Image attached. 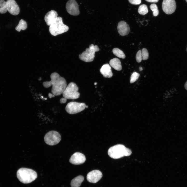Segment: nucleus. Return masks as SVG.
<instances>
[{"mask_svg": "<svg viewBox=\"0 0 187 187\" xmlns=\"http://www.w3.org/2000/svg\"><path fill=\"white\" fill-rule=\"evenodd\" d=\"M139 69L140 71H141L143 70V68L141 67H140L139 68Z\"/></svg>", "mask_w": 187, "mask_h": 187, "instance_id": "33", "label": "nucleus"}, {"mask_svg": "<svg viewBox=\"0 0 187 187\" xmlns=\"http://www.w3.org/2000/svg\"><path fill=\"white\" fill-rule=\"evenodd\" d=\"M57 12L54 10H52L48 12L44 17V20L46 24L50 26L57 18Z\"/></svg>", "mask_w": 187, "mask_h": 187, "instance_id": "15", "label": "nucleus"}, {"mask_svg": "<svg viewBox=\"0 0 187 187\" xmlns=\"http://www.w3.org/2000/svg\"><path fill=\"white\" fill-rule=\"evenodd\" d=\"M6 2L7 10L10 14L14 15L19 14V8L15 0H7Z\"/></svg>", "mask_w": 187, "mask_h": 187, "instance_id": "11", "label": "nucleus"}, {"mask_svg": "<svg viewBox=\"0 0 187 187\" xmlns=\"http://www.w3.org/2000/svg\"><path fill=\"white\" fill-rule=\"evenodd\" d=\"M176 5L175 0H163L162 8L163 11L167 14H171L175 11Z\"/></svg>", "mask_w": 187, "mask_h": 187, "instance_id": "9", "label": "nucleus"}, {"mask_svg": "<svg viewBox=\"0 0 187 187\" xmlns=\"http://www.w3.org/2000/svg\"><path fill=\"white\" fill-rule=\"evenodd\" d=\"M110 65L115 70L120 71L122 69L121 63L120 60L116 58L111 59L109 61Z\"/></svg>", "mask_w": 187, "mask_h": 187, "instance_id": "17", "label": "nucleus"}, {"mask_svg": "<svg viewBox=\"0 0 187 187\" xmlns=\"http://www.w3.org/2000/svg\"><path fill=\"white\" fill-rule=\"evenodd\" d=\"M130 3L134 5H138L141 3V0H128Z\"/></svg>", "mask_w": 187, "mask_h": 187, "instance_id": "26", "label": "nucleus"}, {"mask_svg": "<svg viewBox=\"0 0 187 187\" xmlns=\"http://www.w3.org/2000/svg\"><path fill=\"white\" fill-rule=\"evenodd\" d=\"M27 27V24L26 22L23 19H21L20 20L18 25L16 27L15 29L17 31L19 32L21 30H25Z\"/></svg>", "mask_w": 187, "mask_h": 187, "instance_id": "19", "label": "nucleus"}, {"mask_svg": "<svg viewBox=\"0 0 187 187\" xmlns=\"http://www.w3.org/2000/svg\"><path fill=\"white\" fill-rule=\"evenodd\" d=\"M132 153L131 150L121 144L116 145L110 148L108 154L111 158L118 159L124 156H129Z\"/></svg>", "mask_w": 187, "mask_h": 187, "instance_id": "3", "label": "nucleus"}, {"mask_svg": "<svg viewBox=\"0 0 187 187\" xmlns=\"http://www.w3.org/2000/svg\"><path fill=\"white\" fill-rule=\"evenodd\" d=\"M61 139V136L57 132L51 131L45 135L44 140L45 143L50 145H54L58 144Z\"/></svg>", "mask_w": 187, "mask_h": 187, "instance_id": "8", "label": "nucleus"}, {"mask_svg": "<svg viewBox=\"0 0 187 187\" xmlns=\"http://www.w3.org/2000/svg\"><path fill=\"white\" fill-rule=\"evenodd\" d=\"M184 87L185 88V89L187 90V81H186V82L185 83V85H184Z\"/></svg>", "mask_w": 187, "mask_h": 187, "instance_id": "32", "label": "nucleus"}, {"mask_svg": "<svg viewBox=\"0 0 187 187\" xmlns=\"http://www.w3.org/2000/svg\"><path fill=\"white\" fill-rule=\"evenodd\" d=\"M88 108V106H86V108Z\"/></svg>", "mask_w": 187, "mask_h": 187, "instance_id": "35", "label": "nucleus"}, {"mask_svg": "<svg viewBox=\"0 0 187 187\" xmlns=\"http://www.w3.org/2000/svg\"><path fill=\"white\" fill-rule=\"evenodd\" d=\"M150 7L151 10L153 12L158 9L157 6V5L155 4H152L150 5Z\"/></svg>", "mask_w": 187, "mask_h": 187, "instance_id": "27", "label": "nucleus"}, {"mask_svg": "<svg viewBox=\"0 0 187 187\" xmlns=\"http://www.w3.org/2000/svg\"><path fill=\"white\" fill-rule=\"evenodd\" d=\"M117 29L118 33L122 36L128 35L130 31V28L128 24L123 21L118 22Z\"/></svg>", "mask_w": 187, "mask_h": 187, "instance_id": "14", "label": "nucleus"}, {"mask_svg": "<svg viewBox=\"0 0 187 187\" xmlns=\"http://www.w3.org/2000/svg\"><path fill=\"white\" fill-rule=\"evenodd\" d=\"M138 13L142 15H145L148 12V9L147 6L145 4L140 5L138 9Z\"/></svg>", "mask_w": 187, "mask_h": 187, "instance_id": "21", "label": "nucleus"}, {"mask_svg": "<svg viewBox=\"0 0 187 187\" xmlns=\"http://www.w3.org/2000/svg\"><path fill=\"white\" fill-rule=\"evenodd\" d=\"M68 26L63 24L62 18L58 17L50 26L49 31L54 36H56L67 31L69 30Z\"/></svg>", "mask_w": 187, "mask_h": 187, "instance_id": "4", "label": "nucleus"}, {"mask_svg": "<svg viewBox=\"0 0 187 187\" xmlns=\"http://www.w3.org/2000/svg\"><path fill=\"white\" fill-rule=\"evenodd\" d=\"M83 176H78L73 179L71 182V187H79L82 183L84 180Z\"/></svg>", "mask_w": 187, "mask_h": 187, "instance_id": "18", "label": "nucleus"}, {"mask_svg": "<svg viewBox=\"0 0 187 187\" xmlns=\"http://www.w3.org/2000/svg\"><path fill=\"white\" fill-rule=\"evenodd\" d=\"M112 51L114 55L119 58L124 59L125 57V56L123 51L118 48H113Z\"/></svg>", "mask_w": 187, "mask_h": 187, "instance_id": "20", "label": "nucleus"}, {"mask_svg": "<svg viewBox=\"0 0 187 187\" xmlns=\"http://www.w3.org/2000/svg\"><path fill=\"white\" fill-rule=\"evenodd\" d=\"M139 74L135 72H133L131 76L130 81V83H133L136 81L139 78Z\"/></svg>", "mask_w": 187, "mask_h": 187, "instance_id": "23", "label": "nucleus"}, {"mask_svg": "<svg viewBox=\"0 0 187 187\" xmlns=\"http://www.w3.org/2000/svg\"><path fill=\"white\" fill-rule=\"evenodd\" d=\"M78 88L74 83L71 82L67 85L62 94L66 99H75L79 98L80 94L78 92Z\"/></svg>", "mask_w": 187, "mask_h": 187, "instance_id": "5", "label": "nucleus"}, {"mask_svg": "<svg viewBox=\"0 0 187 187\" xmlns=\"http://www.w3.org/2000/svg\"><path fill=\"white\" fill-rule=\"evenodd\" d=\"M136 59L137 62L138 63L140 62L142 59V51L139 50L137 52L136 55Z\"/></svg>", "mask_w": 187, "mask_h": 187, "instance_id": "25", "label": "nucleus"}, {"mask_svg": "<svg viewBox=\"0 0 187 187\" xmlns=\"http://www.w3.org/2000/svg\"><path fill=\"white\" fill-rule=\"evenodd\" d=\"M66 8L70 14L77 16L79 14L78 5L75 0H69L66 3Z\"/></svg>", "mask_w": 187, "mask_h": 187, "instance_id": "10", "label": "nucleus"}, {"mask_svg": "<svg viewBox=\"0 0 187 187\" xmlns=\"http://www.w3.org/2000/svg\"><path fill=\"white\" fill-rule=\"evenodd\" d=\"M186 2H187V0H185Z\"/></svg>", "mask_w": 187, "mask_h": 187, "instance_id": "36", "label": "nucleus"}, {"mask_svg": "<svg viewBox=\"0 0 187 187\" xmlns=\"http://www.w3.org/2000/svg\"><path fill=\"white\" fill-rule=\"evenodd\" d=\"M51 80L43 82V86L46 88L52 85L51 92L55 96H59L62 94L66 89L67 84L65 79L61 76L58 73H52L50 76Z\"/></svg>", "mask_w": 187, "mask_h": 187, "instance_id": "1", "label": "nucleus"}, {"mask_svg": "<svg viewBox=\"0 0 187 187\" xmlns=\"http://www.w3.org/2000/svg\"><path fill=\"white\" fill-rule=\"evenodd\" d=\"M96 84H97V83H94V84H95V85H96Z\"/></svg>", "mask_w": 187, "mask_h": 187, "instance_id": "34", "label": "nucleus"}, {"mask_svg": "<svg viewBox=\"0 0 187 187\" xmlns=\"http://www.w3.org/2000/svg\"><path fill=\"white\" fill-rule=\"evenodd\" d=\"M67 99L64 97L61 98L60 100V103L61 104L65 103L67 101Z\"/></svg>", "mask_w": 187, "mask_h": 187, "instance_id": "28", "label": "nucleus"}, {"mask_svg": "<svg viewBox=\"0 0 187 187\" xmlns=\"http://www.w3.org/2000/svg\"><path fill=\"white\" fill-rule=\"evenodd\" d=\"M17 176L20 182L24 184L30 183L37 177V174L34 170L26 168H21L17 172Z\"/></svg>", "mask_w": 187, "mask_h": 187, "instance_id": "2", "label": "nucleus"}, {"mask_svg": "<svg viewBox=\"0 0 187 187\" xmlns=\"http://www.w3.org/2000/svg\"><path fill=\"white\" fill-rule=\"evenodd\" d=\"M146 1L148 2L157 3L158 2L159 0H145Z\"/></svg>", "mask_w": 187, "mask_h": 187, "instance_id": "30", "label": "nucleus"}, {"mask_svg": "<svg viewBox=\"0 0 187 187\" xmlns=\"http://www.w3.org/2000/svg\"><path fill=\"white\" fill-rule=\"evenodd\" d=\"M86 106L84 103L72 102L68 103L65 107V109L69 113L73 114L83 111L85 109Z\"/></svg>", "mask_w": 187, "mask_h": 187, "instance_id": "7", "label": "nucleus"}, {"mask_svg": "<svg viewBox=\"0 0 187 187\" xmlns=\"http://www.w3.org/2000/svg\"><path fill=\"white\" fill-rule=\"evenodd\" d=\"M100 71L105 78H110L113 76L111 68L108 64L103 65L100 69Z\"/></svg>", "mask_w": 187, "mask_h": 187, "instance_id": "16", "label": "nucleus"}, {"mask_svg": "<svg viewBox=\"0 0 187 187\" xmlns=\"http://www.w3.org/2000/svg\"><path fill=\"white\" fill-rule=\"evenodd\" d=\"M142 59L145 60L148 59L149 56V53L146 48H143L142 49Z\"/></svg>", "mask_w": 187, "mask_h": 187, "instance_id": "24", "label": "nucleus"}, {"mask_svg": "<svg viewBox=\"0 0 187 187\" xmlns=\"http://www.w3.org/2000/svg\"><path fill=\"white\" fill-rule=\"evenodd\" d=\"M159 14V11L158 9L153 12V15L154 16H157Z\"/></svg>", "mask_w": 187, "mask_h": 187, "instance_id": "29", "label": "nucleus"}, {"mask_svg": "<svg viewBox=\"0 0 187 187\" xmlns=\"http://www.w3.org/2000/svg\"><path fill=\"white\" fill-rule=\"evenodd\" d=\"M7 11L6 2L4 0H0V13H5Z\"/></svg>", "mask_w": 187, "mask_h": 187, "instance_id": "22", "label": "nucleus"}, {"mask_svg": "<svg viewBox=\"0 0 187 187\" xmlns=\"http://www.w3.org/2000/svg\"><path fill=\"white\" fill-rule=\"evenodd\" d=\"M102 176V172L98 170H94L89 172L87 175V181L92 183L97 182Z\"/></svg>", "mask_w": 187, "mask_h": 187, "instance_id": "12", "label": "nucleus"}, {"mask_svg": "<svg viewBox=\"0 0 187 187\" xmlns=\"http://www.w3.org/2000/svg\"><path fill=\"white\" fill-rule=\"evenodd\" d=\"M99 50L98 46L91 44L88 48H86L85 51L79 54V57L81 60L86 62H90L94 60L95 52Z\"/></svg>", "mask_w": 187, "mask_h": 187, "instance_id": "6", "label": "nucleus"}, {"mask_svg": "<svg viewBox=\"0 0 187 187\" xmlns=\"http://www.w3.org/2000/svg\"><path fill=\"white\" fill-rule=\"evenodd\" d=\"M55 96V95H53L52 94H51V93H49L48 94V97L50 98H51L52 97Z\"/></svg>", "mask_w": 187, "mask_h": 187, "instance_id": "31", "label": "nucleus"}, {"mask_svg": "<svg viewBox=\"0 0 187 187\" xmlns=\"http://www.w3.org/2000/svg\"><path fill=\"white\" fill-rule=\"evenodd\" d=\"M86 160L84 155L79 152H76L71 156L70 162L74 164L79 165L84 163Z\"/></svg>", "mask_w": 187, "mask_h": 187, "instance_id": "13", "label": "nucleus"}]
</instances>
